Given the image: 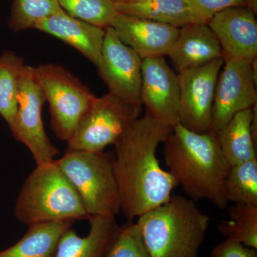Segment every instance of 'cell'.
I'll return each instance as SVG.
<instances>
[{"label":"cell","mask_w":257,"mask_h":257,"mask_svg":"<svg viewBox=\"0 0 257 257\" xmlns=\"http://www.w3.org/2000/svg\"><path fill=\"white\" fill-rule=\"evenodd\" d=\"M90 229L86 236H79L69 228L61 236L55 257H106L120 226L115 218L92 216Z\"/></svg>","instance_id":"cell-17"},{"label":"cell","mask_w":257,"mask_h":257,"mask_svg":"<svg viewBox=\"0 0 257 257\" xmlns=\"http://www.w3.org/2000/svg\"><path fill=\"white\" fill-rule=\"evenodd\" d=\"M172 126L145 114L114 144L113 167L119 188L121 211L126 221L167 202L177 187L169 171L161 167L157 151Z\"/></svg>","instance_id":"cell-1"},{"label":"cell","mask_w":257,"mask_h":257,"mask_svg":"<svg viewBox=\"0 0 257 257\" xmlns=\"http://www.w3.org/2000/svg\"><path fill=\"white\" fill-rule=\"evenodd\" d=\"M218 77L212 109L211 131L224 127L240 111L257 103V80L252 60L226 61Z\"/></svg>","instance_id":"cell-11"},{"label":"cell","mask_w":257,"mask_h":257,"mask_svg":"<svg viewBox=\"0 0 257 257\" xmlns=\"http://www.w3.org/2000/svg\"><path fill=\"white\" fill-rule=\"evenodd\" d=\"M15 214L28 226L89 219L78 194L55 160L37 165L29 175L17 199Z\"/></svg>","instance_id":"cell-4"},{"label":"cell","mask_w":257,"mask_h":257,"mask_svg":"<svg viewBox=\"0 0 257 257\" xmlns=\"http://www.w3.org/2000/svg\"><path fill=\"white\" fill-rule=\"evenodd\" d=\"M45 101L35 67L25 64L19 84L18 111L11 131L18 141L28 147L36 165L53 162L60 153L44 126L42 109Z\"/></svg>","instance_id":"cell-8"},{"label":"cell","mask_w":257,"mask_h":257,"mask_svg":"<svg viewBox=\"0 0 257 257\" xmlns=\"http://www.w3.org/2000/svg\"><path fill=\"white\" fill-rule=\"evenodd\" d=\"M143 59L118 38L113 28L106 29L100 58L96 66L109 94L133 107L142 109Z\"/></svg>","instance_id":"cell-10"},{"label":"cell","mask_w":257,"mask_h":257,"mask_svg":"<svg viewBox=\"0 0 257 257\" xmlns=\"http://www.w3.org/2000/svg\"><path fill=\"white\" fill-rule=\"evenodd\" d=\"M256 13L246 6L219 12L208 22L220 44L224 62L257 57Z\"/></svg>","instance_id":"cell-13"},{"label":"cell","mask_w":257,"mask_h":257,"mask_svg":"<svg viewBox=\"0 0 257 257\" xmlns=\"http://www.w3.org/2000/svg\"><path fill=\"white\" fill-rule=\"evenodd\" d=\"M120 14L180 28L198 23L186 0H135L115 4Z\"/></svg>","instance_id":"cell-20"},{"label":"cell","mask_w":257,"mask_h":257,"mask_svg":"<svg viewBox=\"0 0 257 257\" xmlns=\"http://www.w3.org/2000/svg\"><path fill=\"white\" fill-rule=\"evenodd\" d=\"M167 56L179 72L222 57V51L207 24L193 23L179 28Z\"/></svg>","instance_id":"cell-16"},{"label":"cell","mask_w":257,"mask_h":257,"mask_svg":"<svg viewBox=\"0 0 257 257\" xmlns=\"http://www.w3.org/2000/svg\"><path fill=\"white\" fill-rule=\"evenodd\" d=\"M141 100L146 114L173 127L179 123L178 74L164 57L144 59L142 64Z\"/></svg>","instance_id":"cell-12"},{"label":"cell","mask_w":257,"mask_h":257,"mask_svg":"<svg viewBox=\"0 0 257 257\" xmlns=\"http://www.w3.org/2000/svg\"><path fill=\"white\" fill-rule=\"evenodd\" d=\"M141 110L109 93L96 96L67 142V150L103 152L106 147L114 145L140 117Z\"/></svg>","instance_id":"cell-7"},{"label":"cell","mask_w":257,"mask_h":257,"mask_svg":"<svg viewBox=\"0 0 257 257\" xmlns=\"http://www.w3.org/2000/svg\"><path fill=\"white\" fill-rule=\"evenodd\" d=\"M252 119V108L240 111L216 133L221 151L231 167L257 157L251 133Z\"/></svg>","instance_id":"cell-18"},{"label":"cell","mask_w":257,"mask_h":257,"mask_svg":"<svg viewBox=\"0 0 257 257\" xmlns=\"http://www.w3.org/2000/svg\"><path fill=\"white\" fill-rule=\"evenodd\" d=\"M114 4H119V3H128V2L135 1V0H111Z\"/></svg>","instance_id":"cell-30"},{"label":"cell","mask_w":257,"mask_h":257,"mask_svg":"<svg viewBox=\"0 0 257 257\" xmlns=\"http://www.w3.org/2000/svg\"><path fill=\"white\" fill-rule=\"evenodd\" d=\"M228 217L221 220L218 230L227 239L257 249V206L234 204L227 209Z\"/></svg>","instance_id":"cell-22"},{"label":"cell","mask_w":257,"mask_h":257,"mask_svg":"<svg viewBox=\"0 0 257 257\" xmlns=\"http://www.w3.org/2000/svg\"><path fill=\"white\" fill-rule=\"evenodd\" d=\"M73 224L60 221L30 225L18 242L0 251V257H55L61 236Z\"/></svg>","instance_id":"cell-19"},{"label":"cell","mask_w":257,"mask_h":257,"mask_svg":"<svg viewBox=\"0 0 257 257\" xmlns=\"http://www.w3.org/2000/svg\"><path fill=\"white\" fill-rule=\"evenodd\" d=\"M35 29L74 47L92 64L97 65L106 29L74 18L64 10L42 20Z\"/></svg>","instance_id":"cell-15"},{"label":"cell","mask_w":257,"mask_h":257,"mask_svg":"<svg viewBox=\"0 0 257 257\" xmlns=\"http://www.w3.org/2000/svg\"><path fill=\"white\" fill-rule=\"evenodd\" d=\"M163 143L169 172L189 199L195 202L206 199L221 209L227 207L224 184L231 166L215 132L194 133L179 123Z\"/></svg>","instance_id":"cell-2"},{"label":"cell","mask_w":257,"mask_h":257,"mask_svg":"<svg viewBox=\"0 0 257 257\" xmlns=\"http://www.w3.org/2000/svg\"><path fill=\"white\" fill-rule=\"evenodd\" d=\"M106 257H151L144 244L136 223L126 221L120 226Z\"/></svg>","instance_id":"cell-26"},{"label":"cell","mask_w":257,"mask_h":257,"mask_svg":"<svg viewBox=\"0 0 257 257\" xmlns=\"http://www.w3.org/2000/svg\"><path fill=\"white\" fill-rule=\"evenodd\" d=\"M25 65L23 59L13 51L0 55V115L10 130L18 111L19 84Z\"/></svg>","instance_id":"cell-21"},{"label":"cell","mask_w":257,"mask_h":257,"mask_svg":"<svg viewBox=\"0 0 257 257\" xmlns=\"http://www.w3.org/2000/svg\"><path fill=\"white\" fill-rule=\"evenodd\" d=\"M212 257H257L256 248L227 239L216 245L211 251Z\"/></svg>","instance_id":"cell-28"},{"label":"cell","mask_w":257,"mask_h":257,"mask_svg":"<svg viewBox=\"0 0 257 257\" xmlns=\"http://www.w3.org/2000/svg\"><path fill=\"white\" fill-rule=\"evenodd\" d=\"M111 28L118 38L144 59L167 56L179 28L137 17L118 14Z\"/></svg>","instance_id":"cell-14"},{"label":"cell","mask_w":257,"mask_h":257,"mask_svg":"<svg viewBox=\"0 0 257 257\" xmlns=\"http://www.w3.org/2000/svg\"><path fill=\"white\" fill-rule=\"evenodd\" d=\"M209 223L194 201L172 194L136 224L151 257H198Z\"/></svg>","instance_id":"cell-3"},{"label":"cell","mask_w":257,"mask_h":257,"mask_svg":"<svg viewBox=\"0 0 257 257\" xmlns=\"http://www.w3.org/2000/svg\"><path fill=\"white\" fill-rule=\"evenodd\" d=\"M67 14L99 28H110L119 14L111 0H57Z\"/></svg>","instance_id":"cell-25"},{"label":"cell","mask_w":257,"mask_h":257,"mask_svg":"<svg viewBox=\"0 0 257 257\" xmlns=\"http://www.w3.org/2000/svg\"><path fill=\"white\" fill-rule=\"evenodd\" d=\"M55 162L78 194L89 218H115L121 211L113 161L103 152L67 150Z\"/></svg>","instance_id":"cell-5"},{"label":"cell","mask_w":257,"mask_h":257,"mask_svg":"<svg viewBox=\"0 0 257 257\" xmlns=\"http://www.w3.org/2000/svg\"><path fill=\"white\" fill-rule=\"evenodd\" d=\"M246 7L252 10L255 13H257V0H245Z\"/></svg>","instance_id":"cell-29"},{"label":"cell","mask_w":257,"mask_h":257,"mask_svg":"<svg viewBox=\"0 0 257 257\" xmlns=\"http://www.w3.org/2000/svg\"><path fill=\"white\" fill-rule=\"evenodd\" d=\"M224 192L229 203L257 206V157L231 167Z\"/></svg>","instance_id":"cell-23"},{"label":"cell","mask_w":257,"mask_h":257,"mask_svg":"<svg viewBox=\"0 0 257 257\" xmlns=\"http://www.w3.org/2000/svg\"><path fill=\"white\" fill-rule=\"evenodd\" d=\"M35 71L50 105L52 130L57 138L67 143L96 96L60 64H40Z\"/></svg>","instance_id":"cell-6"},{"label":"cell","mask_w":257,"mask_h":257,"mask_svg":"<svg viewBox=\"0 0 257 257\" xmlns=\"http://www.w3.org/2000/svg\"><path fill=\"white\" fill-rule=\"evenodd\" d=\"M62 10L57 0H13L8 27L14 32L35 29L42 20Z\"/></svg>","instance_id":"cell-24"},{"label":"cell","mask_w":257,"mask_h":257,"mask_svg":"<svg viewBox=\"0 0 257 257\" xmlns=\"http://www.w3.org/2000/svg\"><path fill=\"white\" fill-rule=\"evenodd\" d=\"M198 23L207 24L219 12L233 7L246 6L245 0H186Z\"/></svg>","instance_id":"cell-27"},{"label":"cell","mask_w":257,"mask_h":257,"mask_svg":"<svg viewBox=\"0 0 257 257\" xmlns=\"http://www.w3.org/2000/svg\"><path fill=\"white\" fill-rule=\"evenodd\" d=\"M223 57L179 72V123L197 133L211 131L212 109Z\"/></svg>","instance_id":"cell-9"}]
</instances>
